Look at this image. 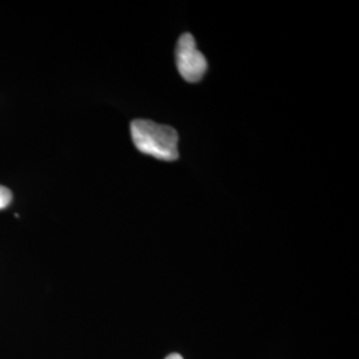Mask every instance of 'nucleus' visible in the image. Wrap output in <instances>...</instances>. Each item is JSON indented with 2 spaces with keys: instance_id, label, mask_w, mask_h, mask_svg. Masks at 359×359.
I'll list each match as a JSON object with an SVG mask.
<instances>
[{
  "instance_id": "obj_1",
  "label": "nucleus",
  "mask_w": 359,
  "mask_h": 359,
  "mask_svg": "<svg viewBox=\"0 0 359 359\" xmlns=\"http://www.w3.org/2000/svg\"><path fill=\"white\" fill-rule=\"evenodd\" d=\"M130 136L135 147L147 156L163 161L179 158V135L176 129L151 120H133Z\"/></svg>"
},
{
  "instance_id": "obj_2",
  "label": "nucleus",
  "mask_w": 359,
  "mask_h": 359,
  "mask_svg": "<svg viewBox=\"0 0 359 359\" xmlns=\"http://www.w3.org/2000/svg\"><path fill=\"white\" fill-rule=\"evenodd\" d=\"M176 65L181 77L188 83H198L205 76L208 62L198 51L196 40L191 34L181 35L176 46Z\"/></svg>"
},
{
  "instance_id": "obj_3",
  "label": "nucleus",
  "mask_w": 359,
  "mask_h": 359,
  "mask_svg": "<svg viewBox=\"0 0 359 359\" xmlns=\"http://www.w3.org/2000/svg\"><path fill=\"white\" fill-rule=\"evenodd\" d=\"M13 201V193L6 187L0 185V209H4L11 204Z\"/></svg>"
},
{
  "instance_id": "obj_4",
  "label": "nucleus",
  "mask_w": 359,
  "mask_h": 359,
  "mask_svg": "<svg viewBox=\"0 0 359 359\" xmlns=\"http://www.w3.org/2000/svg\"><path fill=\"white\" fill-rule=\"evenodd\" d=\"M165 359H184L180 354H170V355H168Z\"/></svg>"
}]
</instances>
